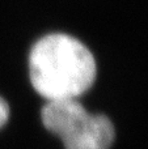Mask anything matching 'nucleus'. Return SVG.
<instances>
[{"label":"nucleus","mask_w":148,"mask_h":149,"mask_svg":"<svg viewBox=\"0 0 148 149\" xmlns=\"http://www.w3.org/2000/svg\"><path fill=\"white\" fill-rule=\"evenodd\" d=\"M96 76L93 54L75 37L64 33L47 34L30 50V82L47 102L77 100L93 85Z\"/></svg>","instance_id":"1"},{"label":"nucleus","mask_w":148,"mask_h":149,"mask_svg":"<svg viewBox=\"0 0 148 149\" xmlns=\"http://www.w3.org/2000/svg\"><path fill=\"white\" fill-rule=\"evenodd\" d=\"M41 116L46 130L62 140L64 149H109L114 141L110 119L89 113L77 100L49 101Z\"/></svg>","instance_id":"2"},{"label":"nucleus","mask_w":148,"mask_h":149,"mask_svg":"<svg viewBox=\"0 0 148 149\" xmlns=\"http://www.w3.org/2000/svg\"><path fill=\"white\" fill-rule=\"evenodd\" d=\"M8 118H9V106L0 97V128L8 122Z\"/></svg>","instance_id":"3"}]
</instances>
